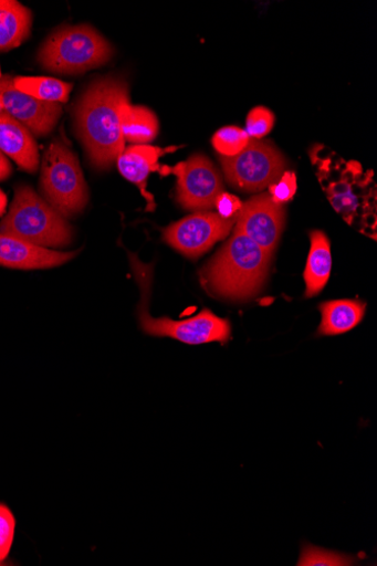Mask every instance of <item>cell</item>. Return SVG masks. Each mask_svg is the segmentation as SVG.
Instances as JSON below:
<instances>
[{
    "label": "cell",
    "mask_w": 377,
    "mask_h": 566,
    "mask_svg": "<svg viewBox=\"0 0 377 566\" xmlns=\"http://www.w3.org/2000/svg\"><path fill=\"white\" fill-rule=\"evenodd\" d=\"M129 103L128 84L121 77L94 81L75 108L77 134L93 167L111 169L126 148L122 111Z\"/></svg>",
    "instance_id": "1"
},
{
    "label": "cell",
    "mask_w": 377,
    "mask_h": 566,
    "mask_svg": "<svg viewBox=\"0 0 377 566\" xmlns=\"http://www.w3.org/2000/svg\"><path fill=\"white\" fill-rule=\"evenodd\" d=\"M170 150L147 145H134L125 148L117 161L121 174L137 185L149 202L153 201V198L146 190L147 178L150 172L158 169V159Z\"/></svg>",
    "instance_id": "16"
},
{
    "label": "cell",
    "mask_w": 377,
    "mask_h": 566,
    "mask_svg": "<svg viewBox=\"0 0 377 566\" xmlns=\"http://www.w3.org/2000/svg\"><path fill=\"white\" fill-rule=\"evenodd\" d=\"M312 161L334 209L352 227L376 238V189L371 172L325 149H314Z\"/></svg>",
    "instance_id": "3"
},
{
    "label": "cell",
    "mask_w": 377,
    "mask_h": 566,
    "mask_svg": "<svg viewBox=\"0 0 377 566\" xmlns=\"http://www.w3.org/2000/svg\"><path fill=\"white\" fill-rule=\"evenodd\" d=\"M285 227L283 205L271 195L261 193L242 203L235 231L243 233L261 249L273 255Z\"/></svg>",
    "instance_id": "11"
},
{
    "label": "cell",
    "mask_w": 377,
    "mask_h": 566,
    "mask_svg": "<svg viewBox=\"0 0 377 566\" xmlns=\"http://www.w3.org/2000/svg\"><path fill=\"white\" fill-rule=\"evenodd\" d=\"M32 13L15 0H0V51L19 48L31 34Z\"/></svg>",
    "instance_id": "18"
},
{
    "label": "cell",
    "mask_w": 377,
    "mask_h": 566,
    "mask_svg": "<svg viewBox=\"0 0 377 566\" xmlns=\"http://www.w3.org/2000/svg\"><path fill=\"white\" fill-rule=\"evenodd\" d=\"M9 199L7 193L0 189V218H2L8 210Z\"/></svg>",
    "instance_id": "27"
},
{
    "label": "cell",
    "mask_w": 377,
    "mask_h": 566,
    "mask_svg": "<svg viewBox=\"0 0 377 566\" xmlns=\"http://www.w3.org/2000/svg\"><path fill=\"white\" fill-rule=\"evenodd\" d=\"M40 182L45 200L64 218L83 212L88 202L78 159L62 140L52 142L44 151Z\"/></svg>",
    "instance_id": "7"
},
{
    "label": "cell",
    "mask_w": 377,
    "mask_h": 566,
    "mask_svg": "<svg viewBox=\"0 0 377 566\" xmlns=\"http://www.w3.org/2000/svg\"><path fill=\"white\" fill-rule=\"evenodd\" d=\"M237 220H226L211 212L196 213L168 227L164 240L188 259L196 260L214 243L228 238Z\"/></svg>",
    "instance_id": "10"
},
{
    "label": "cell",
    "mask_w": 377,
    "mask_h": 566,
    "mask_svg": "<svg viewBox=\"0 0 377 566\" xmlns=\"http://www.w3.org/2000/svg\"><path fill=\"white\" fill-rule=\"evenodd\" d=\"M250 139L244 129L230 126L213 135L212 145L221 154V157L232 158L247 147Z\"/></svg>",
    "instance_id": "21"
},
{
    "label": "cell",
    "mask_w": 377,
    "mask_h": 566,
    "mask_svg": "<svg viewBox=\"0 0 377 566\" xmlns=\"http://www.w3.org/2000/svg\"><path fill=\"white\" fill-rule=\"evenodd\" d=\"M0 150L22 170L34 174L40 167V154L33 134L3 109H0Z\"/></svg>",
    "instance_id": "14"
},
{
    "label": "cell",
    "mask_w": 377,
    "mask_h": 566,
    "mask_svg": "<svg viewBox=\"0 0 377 566\" xmlns=\"http://www.w3.org/2000/svg\"><path fill=\"white\" fill-rule=\"evenodd\" d=\"M220 161L228 182L247 192H259L274 185L286 166L282 153L272 143L261 139H250L238 156L221 157Z\"/></svg>",
    "instance_id": "8"
},
{
    "label": "cell",
    "mask_w": 377,
    "mask_h": 566,
    "mask_svg": "<svg viewBox=\"0 0 377 566\" xmlns=\"http://www.w3.org/2000/svg\"><path fill=\"white\" fill-rule=\"evenodd\" d=\"M311 249L304 272L305 296L313 297L327 285L333 269L332 247L328 237L322 231L310 233Z\"/></svg>",
    "instance_id": "17"
},
{
    "label": "cell",
    "mask_w": 377,
    "mask_h": 566,
    "mask_svg": "<svg viewBox=\"0 0 377 566\" xmlns=\"http://www.w3.org/2000/svg\"><path fill=\"white\" fill-rule=\"evenodd\" d=\"M132 268L140 289V302L137 315L140 329L148 336L172 338L187 345L208 343L227 344L231 338V324L212 314L208 308L192 318L174 321L169 317L154 318L148 311L151 293L153 268L140 263L136 255L130 254Z\"/></svg>",
    "instance_id": "4"
},
{
    "label": "cell",
    "mask_w": 377,
    "mask_h": 566,
    "mask_svg": "<svg viewBox=\"0 0 377 566\" xmlns=\"http://www.w3.org/2000/svg\"><path fill=\"white\" fill-rule=\"evenodd\" d=\"M214 208L218 209V214L226 220L237 219L241 209V200L230 193L222 192L217 201H214Z\"/></svg>",
    "instance_id": "25"
},
{
    "label": "cell",
    "mask_w": 377,
    "mask_h": 566,
    "mask_svg": "<svg viewBox=\"0 0 377 566\" xmlns=\"http://www.w3.org/2000/svg\"><path fill=\"white\" fill-rule=\"evenodd\" d=\"M170 172L178 179L177 199L187 211H211L214 201L224 192L219 170L202 154H195Z\"/></svg>",
    "instance_id": "9"
},
{
    "label": "cell",
    "mask_w": 377,
    "mask_h": 566,
    "mask_svg": "<svg viewBox=\"0 0 377 566\" xmlns=\"http://www.w3.org/2000/svg\"><path fill=\"white\" fill-rule=\"evenodd\" d=\"M122 128L126 142L143 145L157 136L158 120L148 108L127 103L122 111Z\"/></svg>",
    "instance_id": "19"
},
{
    "label": "cell",
    "mask_w": 377,
    "mask_h": 566,
    "mask_svg": "<svg viewBox=\"0 0 377 566\" xmlns=\"http://www.w3.org/2000/svg\"><path fill=\"white\" fill-rule=\"evenodd\" d=\"M17 518L11 507L0 502V566L8 565L15 539Z\"/></svg>",
    "instance_id": "22"
},
{
    "label": "cell",
    "mask_w": 377,
    "mask_h": 566,
    "mask_svg": "<svg viewBox=\"0 0 377 566\" xmlns=\"http://www.w3.org/2000/svg\"><path fill=\"white\" fill-rule=\"evenodd\" d=\"M14 86L40 101L49 103H66L73 85L57 78L19 76L14 78Z\"/></svg>",
    "instance_id": "20"
},
{
    "label": "cell",
    "mask_w": 377,
    "mask_h": 566,
    "mask_svg": "<svg viewBox=\"0 0 377 566\" xmlns=\"http://www.w3.org/2000/svg\"><path fill=\"white\" fill-rule=\"evenodd\" d=\"M113 54L112 44L83 24L53 32L40 48L38 61L48 72L75 75L106 64Z\"/></svg>",
    "instance_id": "6"
},
{
    "label": "cell",
    "mask_w": 377,
    "mask_h": 566,
    "mask_svg": "<svg viewBox=\"0 0 377 566\" xmlns=\"http://www.w3.org/2000/svg\"><path fill=\"white\" fill-rule=\"evenodd\" d=\"M297 181L294 172H285L281 179L272 186H269V195L277 203H285L295 196Z\"/></svg>",
    "instance_id": "24"
},
{
    "label": "cell",
    "mask_w": 377,
    "mask_h": 566,
    "mask_svg": "<svg viewBox=\"0 0 377 566\" xmlns=\"http://www.w3.org/2000/svg\"><path fill=\"white\" fill-rule=\"evenodd\" d=\"M0 109L36 136H45L55 129L63 113L60 103L43 102L19 91L10 75L0 78Z\"/></svg>",
    "instance_id": "12"
},
{
    "label": "cell",
    "mask_w": 377,
    "mask_h": 566,
    "mask_svg": "<svg viewBox=\"0 0 377 566\" xmlns=\"http://www.w3.org/2000/svg\"><path fill=\"white\" fill-rule=\"evenodd\" d=\"M78 251L61 252L42 248L22 239L0 233V266L20 270L60 268L74 259Z\"/></svg>",
    "instance_id": "13"
},
{
    "label": "cell",
    "mask_w": 377,
    "mask_h": 566,
    "mask_svg": "<svg viewBox=\"0 0 377 566\" xmlns=\"http://www.w3.org/2000/svg\"><path fill=\"white\" fill-rule=\"evenodd\" d=\"M0 78H2V70H0Z\"/></svg>",
    "instance_id": "28"
},
{
    "label": "cell",
    "mask_w": 377,
    "mask_h": 566,
    "mask_svg": "<svg viewBox=\"0 0 377 566\" xmlns=\"http://www.w3.org/2000/svg\"><path fill=\"white\" fill-rule=\"evenodd\" d=\"M275 123L274 114L264 108L252 109L247 118V133L253 139H261L272 132Z\"/></svg>",
    "instance_id": "23"
},
{
    "label": "cell",
    "mask_w": 377,
    "mask_h": 566,
    "mask_svg": "<svg viewBox=\"0 0 377 566\" xmlns=\"http://www.w3.org/2000/svg\"><path fill=\"white\" fill-rule=\"evenodd\" d=\"M0 233L42 248H62L73 240L66 219L28 186L17 188L10 212L0 222Z\"/></svg>",
    "instance_id": "5"
},
{
    "label": "cell",
    "mask_w": 377,
    "mask_h": 566,
    "mask_svg": "<svg viewBox=\"0 0 377 566\" xmlns=\"http://www.w3.org/2000/svg\"><path fill=\"white\" fill-rule=\"evenodd\" d=\"M13 167L6 156V154L0 150V181H4L12 176Z\"/></svg>",
    "instance_id": "26"
},
{
    "label": "cell",
    "mask_w": 377,
    "mask_h": 566,
    "mask_svg": "<svg viewBox=\"0 0 377 566\" xmlns=\"http://www.w3.org/2000/svg\"><path fill=\"white\" fill-rule=\"evenodd\" d=\"M322 322L317 336H338L356 328L363 321L366 304L357 300H336L320 304Z\"/></svg>",
    "instance_id": "15"
},
{
    "label": "cell",
    "mask_w": 377,
    "mask_h": 566,
    "mask_svg": "<svg viewBox=\"0 0 377 566\" xmlns=\"http://www.w3.org/2000/svg\"><path fill=\"white\" fill-rule=\"evenodd\" d=\"M271 261V253L234 230L232 238L201 270V284L214 297L245 302L261 292Z\"/></svg>",
    "instance_id": "2"
}]
</instances>
